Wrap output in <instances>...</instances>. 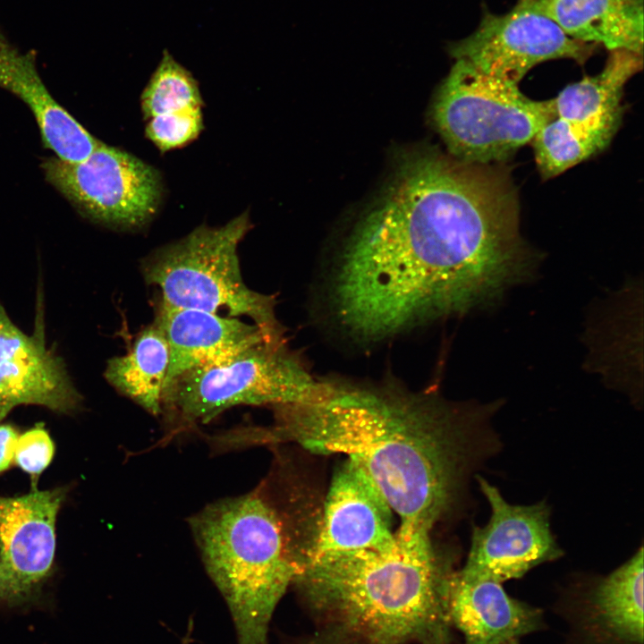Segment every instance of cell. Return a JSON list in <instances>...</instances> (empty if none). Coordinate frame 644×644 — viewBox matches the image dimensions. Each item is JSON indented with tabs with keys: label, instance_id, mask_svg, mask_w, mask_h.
<instances>
[{
	"label": "cell",
	"instance_id": "18",
	"mask_svg": "<svg viewBox=\"0 0 644 644\" xmlns=\"http://www.w3.org/2000/svg\"><path fill=\"white\" fill-rule=\"evenodd\" d=\"M572 38L643 55V0H535Z\"/></svg>",
	"mask_w": 644,
	"mask_h": 644
},
{
	"label": "cell",
	"instance_id": "16",
	"mask_svg": "<svg viewBox=\"0 0 644 644\" xmlns=\"http://www.w3.org/2000/svg\"><path fill=\"white\" fill-rule=\"evenodd\" d=\"M0 88L27 104L38 123L44 144L67 162L85 159L99 140L51 96L36 64L34 50L21 52L0 27Z\"/></svg>",
	"mask_w": 644,
	"mask_h": 644
},
{
	"label": "cell",
	"instance_id": "24",
	"mask_svg": "<svg viewBox=\"0 0 644 644\" xmlns=\"http://www.w3.org/2000/svg\"><path fill=\"white\" fill-rule=\"evenodd\" d=\"M55 453L54 443L43 427H35L16 440L13 463L25 472L38 476L51 462Z\"/></svg>",
	"mask_w": 644,
	"mask_h": 644
},
{
	"label": "cell",
	"instance_id": "5",
	"mask_svg": "<svg viewBox=\"0 0 644 644\" xmlns=\"http://www.w3.org/2000/svg\"><path fill=\"white\" fill-rule=\"evenodd\" d=\"M250 229L248 212L219 227L200 225L144 258L141 271L160 289L162 305L247 316L270 343L282 345L274 296L249 288L241 273L238 246Z\"/></svg>",
	"mask_w": 644,
	"mask_h": 644
},
{
	"label": "cell",
	"instance_id": "22",
	"mask_svg": "<svg viewBox=\"0 0 644 644\" xmlns=\"http://www.w3.org/2000/svg\"><path fill=\"white\" fill-rule=\"evenodd\" d=\"M145 119L185 109L201 108L203 100L192 74L165 49L140 97Z\"/></svg>",
	"mask_w": 644,
	"mask_h": 644
},
{
	"label": "cell",
	"instance_id": "21",
	"mask_svg": "<svg viewBox=\"0 0 644 644\" xmlns=\"http://www.w3.org/2000/svg\"><path fill=\"white\" fill-rule=\"evenodd\" d=\"M615 133L612 131L579 129L555 117L537 132L530 142L542 178L555 177L603 151Z\"/></svg>",
	"mask_w": 644,
	"mask_h": 644
},
{
	"label": "cell",
	"instance_id": "26",
	"mask_svg": "<svg viewBox=\"0 0 644 644\" xmlns=\"http://www.w3.org/2000/svg\"><path fill=\"white\" fill-rule=\"evenodd\" d=\"M508 644H519V640H511Z\"/></svg>",
	"mask_w": 644,
	"mask_h": 644
},
{
	"label": "cell",
	"instance_id": "19",
	"mask_svg": "<svg viewBox=\"0 0 644 644\" xmlns=\"http://www.w3.org/2000/svg\"><path fill=\"white\" fill-rule=\"evenodd\" d=\"M642 67L643 55L609 51L600 72L567 85L553 98L555 117L579 129L616 132L623 118L624 86Z\"/></svg>",
	"mask_w": 644,
	"mask_h": 644
},
{
	"label": "cell",
	"instance_id": "14",
	"mask_svg": "<svg viewBox=\"0 0 644 644\" xmlns=\"http://www.w3.org/2000/svg\"><path fill=\"white\" fill-rule=\"evenodd\" d=\"M155 322L169 347L164 390L191 369L225 360L262 343L272 344L255 324L202 309L161 304Z\"/></svg>",
	"mask_w": 644,
	"mask_h": 644
},
{
	"label": "cell",
	"instance_id": "23",
	"mask_svg": "<svg viewBox=\"0 0 644 644\" xmlns=\"http://www.w3.org/2000/svg\"><path fill=\"white\" fill-rule=\"evenodd\" d=\"M203 129L201 108L185 109L148 119L145 134L162 152L194 140Z\"/></svg>",
	"mask_w": 644,
	"mask_h": 644
},
{
	"label": "cell",
	"instance_id": "1",
	"mask_svg": "<svg viewBox=\"0 0 644 644\" xmlns=\"http://www.w3.org/2000/svg\"><path fill=\"white\" fill-rule=\"evenodd\" d=\"M500 165L436 151L404 158L347 239L333 273V315L349 336L378 342L499 300L537 256Z\"/></svg>",
	"mask_w": 644,
	"mask_h": 644
},
{
	"label": "cell",
	"instance_id": "12",
	"mask_svg": "<svg viewBox=\"0 0 644 644\" xmlns=\"http://www.w3.org/2000/svg\"><path fill=\"white\" fill-rule=\"evenodd\" d=\"M393 515L369 476L347 458L334 474L301 564L392 548L396 542Z\"/></svg>",
	"mask_w": 644,
	"mask_h": 644
},
{
	"label": "cell",
	"instance_id": "4",
	"mask_svg": "<svg viewBox=\"0 0 644 644\" xmlns=\"http://www.w3.org/2000/svg\"><path fill=\"white\" fill-rule=\"evenodd\" d=\"M189 523L239 643L267 644L273 614L299 572L302 539L263 486L208 504Z\"/></svg>",
	"mask_w": 644,
	"mask_h": 644
},
{
	"label": "cell",
	"instance_id": "2",
	"mask_svg": "<svg viewBox=\"0 0 644 644\" xmlns=\"http://www.w3.org/2000/svg\"><path fill=\"white\" fill-rule=\"evenodd\" d=\"M324 381L315 401L274 407L275 421L261 429L262 442L344 454L399 517L398 535L431 536L457 494L474 414L394 385Z\"/></svg>",
	"mask_w": 644,
	"mask_h": 644
},
{
	"label": "cell",
	"instance_id": "8",
	"mask_svg": "<svg viewBox=\"0 0 644 644\" xmlns=\"http://www.w3.org/2000/svg\"><path fill=\"white\" fill-rule=\"evenodd\" d=\"M46 179L87 218L139 229L157 214L163 196L159 172L136 156L99 141L85 159L44 160Z\"/></svg>",
	"mask_w": 644,
	"mask_h": 644
},
{
	"label": "cell",
	"instance_id": "25",
	"mask_svg": "<svg viewBox=\"0 0 644 644\" xmlns=\"http://www.w3.org/2000/svg\"><path fill=\"white\" fill-rule=\"evenodd\" d=\"M18 431L11 425H0V473L13 463Z\"/></svg>",
	"mask_w": 644,
	"mask_h": 644
},
{
	"label": "cell",
	"instance_id": "20",
	"mask_svg": "<svg viewBox=\"0 0 644 644\" xmlns=\"http://www.w3.org/2000/svg\"><path fill=\"white\" fill-rule=\"evenodd\" d=\"M168 363L167 341L154 321L140 333L129 352L108 360L105 377L118 392L159 416Z\"/></svg>",
	"mask_w": 644,
	"mask_h": 644
},
{
	"label": "cell",
	"instance_id": "9",
	"mask_svg": "<svg viewBox=\"0 0 644 644\" xmlns=\"http://www.w3.org/2000/svg\"><path fill=\"white\" fill-rule=\"evenodd\" d=\"M597 48L569 37L535 0H517L504 13L485 8L474 31L447 46L454 60H464L485 74L516 84L543 62L570 59L583 64Z\"/></svg>",
	"mask_w": 644,
	"mask_h": 644
},
{
	"label": "cell",
	"instance_id": "6",
	"mask_svg": "<svg viewBox=\"0 0 644 644\" xmlns=\"http://www.w3.org/2000/svg\"><path fill=\"white\" fill-rule=\"evenodd\" d=\"M555 117L554 100H534L518 84L455 59L433 106L436 128L453 157L498 165Z\"/></svg>",
	"mask_w": 644,
	"mask_h": 644
},
{
	"label": "cell",
	"instance_id": "17",
	"mask_svg": "<svg viewBox=\"0 0 644 644\" xmlns=\"http://www.w3.org/2000/svg\"><path fill=\"white\" fill-rule=\"evenodd\" d=\"M580 608L589 644H643V548L597 582Z\"/></svg>",
	"mask_w": 644,
	"mask_h": 644
},
{
	"label": "cell",
	"instance_id": "15",
	"mask_svg": "<svg viewBox=\"0 0 644 644\" xmlns=\"http://www.w3.org/2000/svg\"><path fill=\"white\" fill-rule=\"evenodd\" d=\"M449 613L463 644H508L544 628L542 611L510 597L501 582L459 571L451 579Z\"/></svg>",
	"mask_w": 644,
	"mask_h": 644
},
{
	"label": "cell",
	"instance_id": "3",
	"mask_svg": "<svg viewBox=\"0 0 644 644\" xmlns=\"http://www.w3.org/2000/svg\"><path fill=\"white\" fill-rule=\"evenodd\" d=\"M453 571L431 536L305 561L294 585L315 629L298 644H452Z\"/></svg>",
	"mask_w": 644,
	"mask_h": 644
},
{
	"label": "cell",
	"instance_id": "7",
	"mask_svg": "<svg viewBox=\"0 0 644 644\" xmlns=\"http://www.w3.org/2000/svg\"><path fill=\"white\" fill-rule=\"evenodd\" d=\"M324 389V379H316L285 344L262 343L177 377L164 390L161 415L175 435L233 406L305 403Z\"/></svg>",
	"mask_w": 644,
	"mask_h": 644
},
{
	"label": "cell",
	"instance_id": "13",
	"mask_svg": "<svg viewBox=\"0 0 644 644\" xmlns=\"http://www.w3.org/2000/svg\"><path fill=\"white\" fill-rule=\"evenodd\" d=\"M80 402L63 360L47 349L42 334L23 333L0 303V421L21 404L70 413Z\"/></svg>",
	"mask_w": 644,
	"mask_h": 644
},
{
	"label": "cell",
	"instance_id": "11",
	"mask_svg": "<svg viewBox=\"0 0 644 644\" xmlns=\"http://www.w3.org/2000/svg\"><path fill=\"white\" fill-rule=\"evenodd\" d=\"M478 481L490 504L491 517L486 526L474 528L467 561L460 572L503 583L561 556L544 503L513 505L485 479L478 477Z\"/></svg>",
	"mask_w": 644,
	"mask_h": 644
},
{
	"label": "cell",
	"instance_id": "10",
	"mask_svg": "<svg viewBox=\"0 0 644 644\" xmlns=\"http://www.w3.org/2000/svg\"><path fill=\"white\" fill-rule=\"evenodd\" d=\"M64 488L0 496V606L35 598L50 576Z\"/></svg>",
	"mask_w": 644,
	"mask_h": 644
}]
</instances>
